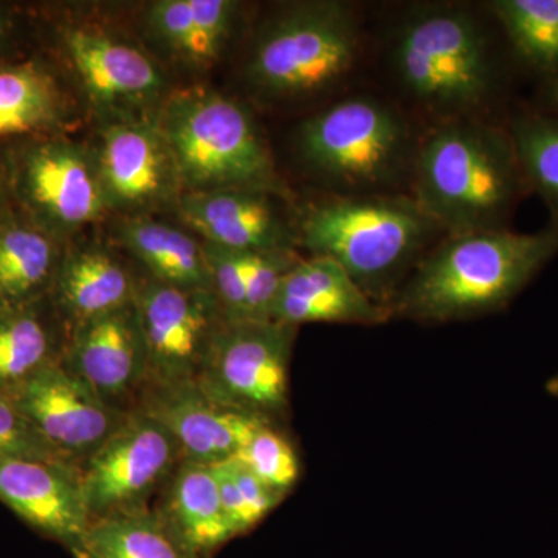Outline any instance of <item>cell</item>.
<instances>
[{
	"label": "cell",
	"instance_id": "1",
	"mask_svg": "<svg viewBox=\"0 0 558 558\" xmlns=\"http://www.w3.org/2000/svg\"><path fill=\"white\" fill-rule=\"evenodd\" d=\"M558 253V230L446 236L418 260L388 304L392 318L462 322L506 310Z\"/></svg>",
	"mask_w": 558,
	"mask_h": 558
},
{
	"label": "cell",
	"instance_id": "2",
	"mask_svg": "<svg viewBox=\"0 0 558 558\" xmlns=\"http://www.w3.org/2000/svg\"><path fill=\"white\" fill-rule=\"evenodd\" d=\"M413 199L447 236L508 229L527 193L508 128L446 121L417 148Z\"/></svg>",
	"mask_w": 558,
	"mask_h": 558
},
{
	"label": "cell",
	"instance_id": "3",
	"mask_svg": "<svg viewBox=\"0 0 558 558\" xmlns=\"http://www.w3.org/2000/svg\"><path fill=\"white\" fill-rule=\"evenodd\" d=\"M299 233L312 256L336 260L371 300L388 307L446 231L413 197L337 194L304 211Z\"/></svg>",
	"mask_w": 558,
	"mask_h": 558
},
{
	"label": "cell",
	"instance_id": "4",
	"mask_svg": "<svg viewBox=\"0 0 558 558\" xmlns=\"http://www.w3.org/2000/svg\"><path fill=\"white\" fill-rule=\"evenodd\" d=\"M392 68L407 94L446 121L486 108L501 86V69L486 28L459 5L417 11L400 28Z\"/></svg>",
	"mask_w": 558,
	"mask_h": 558
},
{
	"label": "cell",
	"instance_id": "5",
	"mask_svg": "<svg viewBox=\"0 0 558 558\" xmlns=\"http://www.w3.org/2000/svg\"><path fill=\"white\" fill-rule=\"evenodd\" d=\"M160 137L179 183L194 191L277 186L269 150L252 117L238 102L193 90L175 95L160 113Z\"/></svg>",
	"mask_w": 558,
	"mask_h": 558
},
{
	"label": "cell",
	"instance_id": "6",
	"mask_svg": "<svg viewBox=\"0 0 558 558\" xmlns=\"http://www.w3.org/2000/svg\"><path fill=\"white\" fill-rule=\"evenodd\" d=\"M300 150L340 196L392 194L407 174L413 179L417 154L402 117L369 97L347 98L307 120Z\"/></svg>",
	"mask_w": 558,
	"mask_h": 558
},
{
	"label": "cell",
	"instance_id": "7",
	"mask_svg": "<svg viewBox=\"0 0 558 558\" xmlns=\"http://www.w3.org/2000/svg\"><path fill=\"white\" fill-rule=\"evenodd\" d=\"M359 44V21L348 3L293 7L260 32L250 57L248 80L270 97L322 94L348 75Z\"/></svg>",
	"mask_w": 558,
	"mask_h": 558
},
{
	"label": "cell",
	"instance_id": "8",
	"mask_svg": "<svg viewBox=\"0 0 558 558\" xmlns=\"http://www.w3.org/2000/svg\"><path fill=\"white\" fill-rule=\"evenodd\" d=\"M296 328L277 322H226L197 385L222 405L278 424L289 411V368Z\"/></svg>",
	"mask_w": 558,
	"mask_h": 558
},
{
	"label": "cell",
	"instance_id": "9",
	"mask_svg": "<svg viewBox=\"0 0 558 558\" xmlns=\"http://www.w3.org/2000/svg\"><path fill=\"white\" fill-rule=\"evenodd\" d=\"M11 202L54 240L108 207L98 168L58 135L7 148Z\"/></svg>",
	"mask_w": 558,
	"mask_h": 558
},
{
	"label": "cell",
	"instance_id": "10",
	"mask_svg": "<svg viewBox=\"0 0 558 558\" xmlns=\"http://www.w3.org/2000/svg\"><path fill=\"white\" fill-rule=\"evenodd\" d=\"M183 461L178 440L142 411L126 421L81 464V484L90 521L146 509ZM90 523V524H92Z\"/></svg>",
	"mask_w": 558,
	"mask_h": 558
},
{
	"label": "cell",
	"instance_id": "11",
	"mask_svg": "<svg viewBox=\"0 0 558 558\" xmlns=\"http://www.w3.org/2000/svg\"><path fill=\"white\" fill-rule=\"evenodd\" d=\"M134 303L148 355L145 385L197 384L213 340L227 322L215 290L150 279L138 286Z\"/></svg>",
	"mask_w": 558,
	"mask_h": 558
},
{
	"label": "cell",
	"instance_id": "12",
	"mask_svg": "<svg viewBox=\"0 0 558 558\" xmlns=\"http://www.w3.org/2000/svg\"><path fill=\"white\" fill-rule=\"evenodd\" d=\"M9 396L47 442L78 469L131 413L106 403L62 360Z\"/></svg>",
	"mask_w": 558,
	"mask_h": 558
},
{
	"label": "cell",
	"instance_id": "13",
	"mask_svg": "<svg viewBox=\"0 0 558 558\" xmlns=\"http://www.w3.org/2000/svg\"><path fill=\"white\" fill-rule=\"evenodd\" d=\"M62 363L109 405L134 410L148 376L135 303L70 329Z\"/></svg>",
	"mask_w": 558,
	"mask_h": 558
},
{
	"label": "cell",
	"instance_id": "14",
	"mask_svg": "<svg viewBox=\"0 0 558 558\" xmlns=\"http://www.w3.org/2000/svg\"><path fill=\"white\" fill-rule=\"evenodd\" d=\"M0 502L33 531L86 558L90 517L78 468L60 462L0 461Z\"/></svg>",
	"mask_w": 558,
	"mask_h": 558
},
{
	"label": "cell",
	"instance_id": "15",
	"mask_svg": "<svg viewBox=\"0 0 558 558\" xmlns=\"http://www.w3.org/2000/svg\"><path fill=\"white\" fill-rule=\"evenodd\" d=\"M134 410L163 425L183 459L209 465L236 457L256 429L274 424L216 402L197 384L145 385Z\"/></svg>",
	"mask_w": 558,
	"mask_h": 558
},
{
	"label": "cell",
	"instance_id": "16",
	"mask_svg": "<svg viewBox=\"0 0 558 558\" xmlns=\"http://www.w3.org/2000/svg\"><path fill=\"white\" fill-rule=\"evenodd\" d=\"M270 191H194L179 202L180 216L208 244L241 253L290 252L292 233Z\"/></svg>",
	"mask_w": 558,
	"mask_h": 558
},
{
	"label": "cell",
	"instance_id": "17",
	"mask_svg": "<svg viewBox=\"0 0 558 558\" xmlns=\"http://www.w3.org/2000/svg\"><path fill=\"white\" fill-rule=\"evenodd\" d=\"M388 307L369 299L336 260L312 256L282 278L271 322L299 328L306 323L379 326L391 319Z\"/></svg>",
	"mask_w": 558,
	"mask_h": 558
},
{
	"label": "cell",
	"instance_id": "18",
	"mask_svg": "<svg viewBox=\"0 0 558 558\" xmlns=\"http://www.w3.org/2000/svg\"><path fill=\"white\" fill-rule=\"evenodd\" d=\"M97 168L106 202L120 208L146 207L165 199L179 183L163 138L146 124L106 128Z\"/></svg>",
	"mask_w": 558,
	"mask_h": 558
},
{
	"label": "cell",
	"instance_id": "19",
	"mask_svg": "<svg viewBox=\"0 0 558 558\" xmlns=\"http://www.w3.org/2000/svg\"><path fill=\"white\" fill-rule=\"evenodd\" d=\"M61 39L76 76L97 105H137L163 86L149 58L123 40L80 27L62 28Z\"/></svg>",
	"mask_w": 558,
	"mask_h": 558
},
{
	"label": "cell",
	"instance_id": "20",
	"mask_svg": "<svg viewBox=\"0 0 558 558\" xmlns=\"http://www.w3.org/2000/svg\"><path fill=\"white\" fill-rule=\"evenodd\" d=\"M137 286L123 266L98 248L61 256L49 300L70 329L134 303Z\"/></svg>",
	"mask_w": 558,
	"mask_h": 558
},
{
	"label": "cell",
	"instance_id": "21",
	"mask_svg": "<svg viewBox=\"0 0 558 558\" xmlns=\"http://www.w3.org/2000/svg\"><path fill=\"white\" fill-rule=\"evenodd\" d=\"M68 116L57 76L39 58L0 62V148L53 137Z\"/></svg>",
	"mask_w": 558,
	"mask_h": 558
},
{
	"label": "cell",
	"instance_id": "22",
	"mask_svg": "<svg viewBox=\"0 0 558 558\" xmlns=\"http://www.w3.org/2000/svg\"><path fill=\"white\" fill-rule=\"evenodd\" d=\"M156 510L183 545L199 558L211 557L238 537L209 464L183 459L165 486L161 508Z\"/></svg>",
	"mask_w": 558,
	"mask_h": 558
},
{
	"label": "cell",
	"instance_id": "23",
	"mask_svg": "<svg viewBox=\"0 0 558 558\" xmlns=\"http://www.w3.org/2000/svg\"><path fill=\"white\" fill-rule=\"evenodd\" d=\"M57 322L62 319L49 296L0 314V392L9 395L61 362L68 339H61Z\"/></svg>",
	"mask_w": 558,
	"mask_h": 558
},
{
	"label": "cell",
	"instance_id": "24",
	"mask_svg": "<svg viewBox=\"0 0 558 558\" xmlns=\"http://www.w3.org/2000/svg\"><path fill=\"white\" fill-rule=\"evenodd\" d=\"M61 255L57 240L20 209L0 216V286L10 303H33L49 296Z\"/></svg>",
	"mask_w": 558,
	"mask_h": 558
},
{
	"label": "cell",
	"instance_id": "25",
	"mask_svg": "<svg viewBox=\"0 0 558 558\" xmlns=\"http://www.w3.org/2000/svg\"><path fill=\"white\" fill-rule=\"evenodd\" d=\"M121 236L157 281L182 289L213 290L204 247L183 231L153 220H132L121 229Z\"/></svg>",
	"mask_w": 558,
	"mask_h": 558
},
{
	"label": "cell",
	"instance_id": "26",
	"mask_svg": "<svg viewBox=\"0 0 558 558\" xmlns=\"http://www.w3.org/2000/svg\"><path fill=\"white\" fill-rule=\"evenodd\" d=\"M199 558L161 519L140 509L94 521L86 535V558Z\"/></svg>",
	"mask_w": 558,
	"mask_h": 558
},
{
	"label": "cell",
	"instance_id": "27",
	"mask_svg": "<svg viewBox=\"0 0 558 558\" xmlns=\"http://www.w3.org/2000/svg\"><path fill=\"white\" fill-rule=\"evenodd\" d=\"M510 49L545 84L558 81V0H497L490 3Z\"/></svg>",
	"mask_w": 558,
	"mask_h": 558
},
{
	"label": "cell",
	"instance_id": "28",
	"mask_svg": "<svg viewBox=\"0 0 558 558\" xmlns=\"http://www.w3.org/2000/svg\"><path fill=\"white\" fill-rule=\"evenodd\" d=\"M508 131L515 146L529 191L549 209L550 227L558 230V116L549 110H523L510 120Z\"/></svg>",
	"mask_w": 558,
	"mask_h": 558
},
{
	"label": "cell",
	"instance_id": "29",
	"mask_svg": "<svg viewBox=\"0 0 558 558\" xmlns=\"http://www.w3.org/2000/svg\"><path fill=\"white\" fill-rule=\"evenodd\" d=\"M236 458L266 486L284 497L299 483V453L277 424H266L256 429Z\"/></svg>",
	"mask_w": 558,
	"mask_h": 558
},
{
	"label": "cell",
	"instance_id": "30",
	"mask_svg": "<svg viewBox=\"0 0 558 558\" xmlns=\"http://www.w3.org/2000/svg\"><path fill=\"white\" fill-rule=\"evenodd\" d=\"M150 25L167 46L194 64H209L220 47L202 32L190 0H161L150 11Z\"/></svg>",
	"mask_w": 558,
	"mask_h": 558
},
{
	"label": "cell",
	"instance_id": "31",
	"mask_svg": "<svg viewBox=\"0 0 558 558\" xmlns=\"http://www.w3.org/2000/svg\"><path fill=\"white\" fill-rule=\"evenodd\" d=\"M242 274L247 289V319L271 322V307L282 278L299 259L290 252L241 253Z\"/></svg>",
	"mask_w": 558,
	"mask_h": 558
},
{
	"label": "cell",
	"instance_id": "32",
	"mask_svg": "<svg viewBox=\"0 0 558 558\" xmlns=\"http://www.w3.org/2000/svg\"><path fill=\"white\" fill-rule=\"evenodd\" d=\"M9 459L72 465L47 442L13 399L0 392V461Z\"/></svg>",
	"mask_w": 558,
	"mask_h": 558
},
{
	"label": "cell",
	"instance_id": "33",
	"mask_svg": "<svg viewBox=\"0 0 558 558\" xmlns=\"http://www.w3.org/2000/svg\"><path fill=\"white\" fill-rule=\"evenodd\" d=\"M204 253L211 275L213 290L227 322H244L247 319V289L240 255L215 244H205Z\"/></svg>",
	"mask_w": 558,
	"mask_h": 558
},
{
	"label": "cell",
	"instance_id": "34",
	"mask_svg": "<svg viewBox=\"0 0 558 558\" xmlns=\"http://www.w3.org/2000/svg\"><path fill=\"white\" fill-rule=\"evenodd\" d=\"M14 17L7 7L0 5V62L9 61L5 58V50L9 49L11 36H13Z\"/></svg>",
	"mask_w": 558,
	"mask_h": 558
},
{
	"label": "cell",
	"instance_id": "35",
	"mask_svg": "<svg viewBox=\"0 0 558 558\" xmlns=\"http://www.w3.org/2000/svg\"><path fill=\"white\" fill-rule=\"evenodd\" d=\"M11 205L7 148H0V216Z\"/></svg>",
	"mask_w": 558,
	"mask_h": 558
},
{
	"label": "cell",
	"instance_id": "36",
	"mask_svg": "<svg viewBox=\"0 0 558 558\" xmlns=\"http://www.w3.org/2000/svg\"><path fill=\"white\" fill-rule=\"evenodd\" d=\"M543 97H545L546 102L543 109L549 110V112L557 113L558 116V81L557 83L546 84Z\"/></svg>",
	"mask_w": 558,
	"mask_h": 558
},
{
	"label": "cell",
	"instance_id": "37",
	"mask_svg": "<svg viewBox=\"0 0 558 558\" xmlns=\"http://www.w3.org/2000/svg\"><path fill=\"white\" fill-rule=\"evenodd\" d=\"M546 392L549 396H554V398H558V373L546 381Z\"/></svg>",
	"mask_w": 558,
	"mask_h": 558
},
{
	"label": "cell",
	"instance_id": "38",
	"mask_svg": "<svg viewBox=\"0 0 558 558\" xmlns=\"http://www.w3.org/2000/svg\"><path fill=\"white\" fill-rule=\"evenodd\" d=\"M13 306V304L10 303L9 296H7L5 290L2 289V286H0V314H3L9 307Z\"/></svg>",
	"mask_w": 558,
	"mask_h": 558
},
{
	"label": "cell",
	"instance_id": "39",
	"mask_svg": "<svg viewBox=\"0 0 558 558\" xmlns=\"http://www.w3.org/2000/svg\"><path fill=\"white\" fill-rule=\"evenodd\" d=\"M87 558H92V557H87Z\"/></svg>",
	"mask_w": 558,
	"mask_h": 558
}]
</instances>
